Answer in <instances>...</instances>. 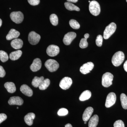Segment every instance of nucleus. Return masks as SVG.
<instances>
[{
	"mask_svg": "<svg viewBox=\"0 0 127 127\" xmlns=\"http://www.w3.org/2000/svg\"><path fill=\"white\" fill-rule=\"evenodd\" d=\"M125 59V55L122 51H118L113 55L112 59V62L115 66H118L123 63Z\"/></svg>",
	"mask_w": 127,
	"mask_h": 127,
	"instance_id": "obj_1",
	"label": "nucleus"
},
{
	"mask_svg": "<svg viewBox=\"0 0 127 127\" xmlns=\"http://www.w3.org/2000/svg\"><path fill=\"white\" fill-rule=\"evenodd\" d=\"M117 26L116 23L112 22L107 26L103 32V38L105 39H109L116 31Z\"/></svg>",
	"mask_w": 127,
	"mask_h": 127,
	"instance_id": "obj_2",
	"label": "nucleus"
},
{
	"mask_svg": "<svg viewBox=\"0 0 127 127\" xmlns=\"http://www.w3.org/2000/svg\"><path fill=\"white\" fill-rule=\"evenodd\" d=\"M113 75L110 72H106L103 75L102 84L104 87L107 88L112 85Z\"/></svg>",
	"mask_w": 127,
	"mask_h": 127,
	"instance_id": "obj_3",
	"label": "nucleus"
},
{
	"mask_svg": "<svg viewBox=\"0 0 127 127\" xmlns=\"http://www.w3.org/2000/svg\"><path fill=\"white\" fill-rule=\"evenodd\" d=\"M89 10L91 14L93 15H98L101 11L100 4L96 1H92L89 4Z\"/></svg>",
	"mask_w": 127,
	"mask_h": 127,
	"instance_id": "obj_4",
	"label": "nucleus"
},
{
	"mask_svg": "<svg viewBox=\"0 0 127 127\" xmlns=\"http://www.w3.org/2000/svg\"><path fill=\"white\" fill-rule=\"evenodd\" d=\"M45 66L48 71L51 72L56 71L59 68V63L54 59H49L45 64Z\"/></svg>",
	"mask_w": 127,
	"mask_h": 127,
	"instance_id": "obj_5",
	"label": "nucleus"
},
{
	"mask_svg": "<svg viewBox=\"0 0 127 127\" xmlns=\"http://www.w3.org/2000/svg\"><path fill=\"white\" fill-rule=\"evenodd\" d=\"M10 17L12 21L17 24L22 23L24 19L23 14L21 11L13 12L10 14Z\"/></svg>",
	"mask_w": 127,
	"mask_h": 127,
	"instance_id": "obj_6",
	"label": "nucleus"
},
{
	"mask_svg": "<svg viewBox=\"0 0 127 127\" xmlns=\"http://www.w3.org/2000/svg\"><path fill=\"white\" fill-rule=\"evenodd\" d=\"M40 39V35L35 32H31L28 35V41L32 45H36L39 43Z\"/></svg>",
	"mask_w": 127,
	"mask_h": 127,
	"instance_id": "obj_7",
	"label": "nucleus"
},
{
	"mask_svg": "<svg viewBox=\"0 0 127 127\" xmlns=\"http://www.w3.org/2000/svg\"><path fill=\"white\" fill-rule=\"evenodd\" d=\"M72 83L71 78L66 77L61 80L59 83V86L63 90H67L70 88Z\"/></svg>",
	"mask_w": 127,
	"mask_h": 127,
	"instance_id": "obj_8",
	"label": "nucleus"
},
{
	"mask_svg": "<svg viewBox=\"0 0 127 127\" xmlns=\"http://www.w3.org/2000/svg\"><path fill=\"white\" fill-rule=\"evenodd\" d=\"M116 95L114 93H109L107 96L105 103V106L109 108L115 104L116 101Z\"/></svg>",
	"mask_w": 127,
	"mask_h": 127,
	"instance_id": "obj_9",
	"label": "nucleus"
},
{
	"mask_svg": "<svg viewBox=\"0 0 127 127\" xmlns=\"http://www.w3.org/2000/svg\"><path fill=\"white\" fill-rule=\"evenodd\" d=\"M60 49L59 47L55 45H50L47 48V53L50 57H55L59 54Z\"/></svg>",
	"mask_w": 127,
	"mask_h": 127,
	"instance_id": "obj_10",
	"label": "nucleus"
},
{
	"mask_svg": "<svg viewBox=\"0 0 127 127\" xmlns=\"http://www.w3.org/2000/svg\"><path fill=\"white\" fill-rule=\"evenodd\" d=\"M76 37V34L73 32H70L66 34L64 36L63 41L66 45H69L71 43L73 39Z\"/></svg>",
	"mask_w": 127,
	"mask_h": 127,
	"instance_id": "obj_11",
	"label": "nucleus"
},
{
	"mask_svg": "<svg viewBox=\"0 0 127 127\" xmlns=\"http://www.w3.org/2000/svg\"><path fill=\"white\" fill-rule=\"evenodd\" d=\"M94 67V64L92 62L84 64L80 67V71L82 74H86L91 72Z\"/></svg>",
	"mask_w": 127,
	"mask_h": 127,
	"instance_id": "obj_12",
	"label": "nucleus"
},
{
	"mask_svg": "<svg viewBox=\"0 0 127 127\" xmlns=\"http://www.w3.org/2000/svg\"><path fill=\"white\" fill-rule=\"evenodd\" d=\"M41 65V61L40 59L39 58H36L33 61V62L30 66V69L32 71H37L40 69Z\"/></svg>",
	"mask_w": 127,
	"mask_h": 127,
	"instance_id": "obj_13",
	"label": "nucleus"
},
{
	"mask_svg": "<svg viewBox=\"0 0 127 127\" xmlns=\"http://www.w3.org/2000/svg\"><path fill=\"white\" fill-rule=\"evenodd\" d=\"M8 103L10 105H22L23 103V100L19 96H13L10 98Z\"/></svg>",
	"mask_w": 127,
	"mask_h": 127,
	"instance_id": "obj_14",
	"label": "nucleus"
},
{
	"mask_svg": "<svg viewBox=\"0 0 127 127\" xmlns=\"http://www.w3.org/2000/svg\"><path fill=\"white\" fill-rule=\"evenodd\" d=\"M94 109L92 107H89L85 109L83 114V120L84 122L88 121L93 113Z\"/></svg>",
	"mask_w": 127,
	"mask_h": 127,
	"instance_id": "obj_15",
	"label": "nucleus"
},
{
	"mask_svg": "<svg viewBox=\"0 0 127 127\" xmlns=\"http://www.w3.org/2000/svg\"><path fill=\"white\" fill-rule=\"evenodd\" d=\"M20 91L24 95L29 97L32 96L33 94L32 90L26 84H23L21 87Z\"/></svg>",
	"mask_w": 127,
	"mask_h": 127,
	"instance_id": "obj_16",
	"label": "nucleus"
},
{
	"mask_svg": "<svg viewBox=\"0 0 127 127\" xmlns=\"http://www.w3.org/2000/svg\"><path fill=\"white\" fill-rule=\"evenodd\" d=\"M11 45L14 49L18 50L20 49L23 46V42L21 39L16 38L12 41Z\"/></svg>",
	"mask_w": 127,
	"mask_h": 127,
	"instance_id": "obj_17",
	"label": "nucleus"
},
{
	"mask_svg": "<svg viewBox=\"0 0 127 127\" xmlns=\"http://www.w3.org/2000/svg\"><path fill=\"white\" fill-rule=\"evenodd\" d=\"M20 33L18 31L12 29L10 30L6 36V39L8 40L14 39H16L20 36Z\"/></svg>",
	"mask_w": 127,
	"mask_h": 127,
	"instance_id": "obj_18",
	"label": "nucleus"
},
{
	"mask_svg": "<svg viewBox=\"0 0 127 127\" xmlns=\"http://www.w3.org/2000/svg\"><path fill=\"white\" fill-rule=\"evenodd\" d=\"M35 114L33 113H30L25 116L24 120L25 123L29 126H31L33 124V120L35 118Z\"/></svg>",
	"mask_w": 127,
	"mask_h": 127,
	"instance_id": "obj_19",
	"label": "nucleus"
},
{
	"mask_svg": "<svg viewBox=\"0 0 127 127\" xmlns=\"http://www.w3.org/2000/svg\"><path fill=\"white\" fill-rule=\"evenodd\" d=\"M4 87L9 93H13L16 91L15 85L14 83L7 82L4 84Z\"/></svg>",
	"mask_w": 127,
	"mask_h": 127,
	"instance_id": "obj_20",
	"label": "nucleus"
},
{
	"mask_svg": "<svg viewBox=\"0 0 127 127\" xmlns=\"http://www.w3.org/2000/svg\"><path fill=\"white\" fill-rule=\"evenodd\" d=\"M44 79V78L43 76H41L40 77H37V76L35 77L32 79V85L34 87H39Z\"/></svg>",
	"mask_w": 127,
	"mask_h": 127,
	"instance_id": "obj_21",
	"label": "nucleus"
},
{
	"mask_svg": "<svg viewBox=\"0 0 127 127\" xmlns=\"http://www.w3.org/2000/svg\"><path fill=\"white\" fill-rule=\"evenodd\" d=\"M99 121V118L97 115H94L89 120L88 124L89 127H96Z\"/></svg>",
	"mask_w": 127,
	"mask_h": 127,
	"instance_id": "obj_22",
	"label": "nucleus"
},
{
	"mask_svg": "<svg viewBox=\"0 0 127 127\" xmlns=\"http://www.w3.org/2000/svg\"><path fill=\"white\" fill-rule=\"evenodd\" d=\"M22 52L21 50H17L10 53L9 57L11 60L12 61H16L20 58L22 55Z\"/></svg>",
	"mask_w": 127,
	"mask_h": 127,
	"instance_id": "obj_23",
	"label": "nucleus"
},
{
	"mask_svg": "<svg viewBox=\"0 0 127 127\" xmlns=\"http://www.w3.org/2000/svg\"><path fill=\"white\" fill-rule=\"evenodd\" d=\"M92 93L91 91L89 90H86L84 91L80 96L79 97V100L81 101H86L91 98Z\"/></svg>",
	"mask_w": 127,
	"mask_h": 127,
	"instance_id": "obj_24",
	"label": "nucleus"
},
{
	"mask_svg": "<svg viewBox=\"0 0 127 127\" xmlns=\"http://www.w3.org/2000/svg\"><path fill=\"white\" fill-rule=\"evenodd\" d=\"M64 5L66 9L68 10H75L77 11H80L79 7L70 2H66L64 3Z\"/></svg>",
	"mask_w": 127,
	"mask_h": 127,
	"instance_id": "obj_25",
	"label": "nucleus"
},
{
	"mask_svg": "<svg viewBox=\"0 0 127 127\" xmlns=\"http://www.w3.org/2000/svg\"><path fill=\"white\" fill-rule=\"evenodd\" d=\"M120 101L122 107L124 109H127V96L124 94L122 93L120 96Z\"/></svg>",
	"mask_w": 127,
	"mask_h": 127,
	"instance_id": "obj_26",
	"label": "nucleus"
},
{
	"mask_svg": "<svg viewBox=\"0 0 127 127\" xmlns=\"http://www.w3.org/2000/svg\"><path fill=\"white\" fill-rule=\"evenodd\" d=\"M50 84V81L48 78L44 79L39 87L40 90H45L48 87Z\"/></svg>",
	"mask_w": 127,
	"mask_h": 127,
	"instance_id": "obj_27",
	"label": "nucleus"
},
{
	"mask_svg": "<svg viewBox=\"0 0 127 127\" xmlns=\"http://www.w3.org/2000/svg\"><path fill=\"white\" fill-rule=\"evenodd\" d=\"M50 21L51 23L54 26H56L58 23V19L57 16L55 14H52L50 16Z\"/></svg>",
	"mask_w": 127,
	"mask_h": 127,
	"instance_id": "obj_28",
	"label": "nucleus"
},
{
	"mask_svg": "<svg viewBox=\"0 0 127 127\" xmlns=\"http://www.w3.org/2000/svg\"><path fill=\"white\" fill-rule=\"evenodd\" d=\"M9 59V57L7 53L3 51H0V60L2 62L7 61Z\"/></svg>",
	"mask_w": 127,
	"mask_h": 127,
	"instance_id": "obj_29",
	"label": "nucleus"
},
{
	"mask_svg": "<svg viewBox=\"0 0 127 127\" xmlns=\"http://www.w3.org/2000/svg\"><path fill=\"white\" fill-rule=\"evenodd\" d=\"M69 24L71 27L73 29L78 30L80 28V25L77 21L73 19H72L69 21Z\"/></svg>",
	"mask_w": 127,
	"mask_h": 127,
	"instance_id": "obj_30",
	"label": "nucleus"
},
{
	"mask_svg": "<svg viewBox=\"0 0 127 127\" xmlns=\"http://www.w3.org/2000/svg\"><path fill=\"white\" fill-rule=\"evenodd\" d=\"M87 39L82 38L81 39L79 43V47L81 48H85L87 47L88 46V43L87 41Z\"/></svg>",
	"mask_w": 127,
	"mask_h": 127,
	"instance_id": "obj_31",
	"label": "nucleus"
},
{
	"mask_svg": "<svg viewBox=\"0 0 127 127\" xmlns=\"http://www.w3.org/2000/svg\"><path fill=\"white\" fill-rule=\"evenodd\" d=\"M103 42V37L101 35H98L97 36L96 40V43L97 46L98 47L101 46Z\"/></svg>",
	"mask_w": 127,
	"mask_h": 127,
	"instance_id": "obj_32",
	"label": "nucleus"
},
{
	"mask_svg": "<svg viewBox=\"0 0 127 127\" xmlns=\"http://www.w3.org/2000/svg\"><path fill=\"white\" fill-rule=\"evenodd\" d=\"M68 113V111L67 109L65 108H61L59 109L58 112V114L59 116H65L67 115Z\"/></svg>",
	"mask_w": 127,
	"mask_h": 127,
	"instance_id": "obj_33",
	"label": "nucleus"
},
{
	"mask_svg": "<svg viewBox=\"0 0 127 127\" xmlns=\"http://www.w3.org/2000/svg\"><path fill=\"white\" fill-rule=\"evenodd\" d=\"M114 127H125L124 123L122 120H117L114 124Z\"/></svg>",
	"mask_w": 127,
	"mask_h": 127,
	"instance_id": "obj_34",
	"label": "nucleus"
},
{
	"mask_svg": "<svg viewBox=\"0 0 127 127\" xmlns=\"http://www.w3.org/2000/svg\"><path fill=\"white\" fill-rule=\"evenodd\" d=\"M28 1L30 4L33 6L39 4L40 2V0H28Z\"/></svg>",
	"mask_w": 127,
	"mask_h": 127,
	"instance_id": "obj_35",
	"label": "nucleus"
},
{
	"mask_svg": "<svg viewBox=\"0 0 127 127\" xmlns=\"http://www.w3.org/2000/svg\"><path fill=\"white\" fill-rule=\"evenodd\" d=\"M7 116L5 114H0V124L5 121L7 119Z\"/></svg>",
	"mask_w": 127,
	"mask_h": 127,
	"instance_id": "obj_36",
	"label": "nucleus"
},
{
	"mask_svg": "<svg viewBox=\"0 0 127 127\" xmlns=\"http://www.w3.org/2000/svg\"><path fill=\"white\" fill-rule=\"evenodd\" d=\"M6 72L2 66H0V77H3L5 75Z\"/></svg>",
	"mask_w": 127,
	"mask_h": 127,
	"instance_id": "obj_37",
	"label": "nucleus"
},
{
	"mask_svg": "<svg viewBox=\"0 0 127 127\" xmlns=\"http://www.w3.org/2000/svg\"><path fill=\"white\" fill-rule=\"evenodd\" d=\"M124 68L125 70L127 72V60L125 62V63L124 64Z\"/></svg>",
	"mask_w": 127,
	"mask_h": 127,
	"instance_id": "obj_38",
	"label": "nucleus"
},
{
	"mask_svg": "<svg viewBox=\"0 0 127 127\" xmlns=\"http://www.w3.org/2000/svg\"><path fill=\"white\" fill-rule=\"evenodd\" d=\"M68 2H77L78 0H67Z\"/></svg>",
	"mask_w": 127,
	"mask_h": 127,
	"instance_id": "obj_39",
	"label": "nucleus"
},
{
	"mask_svg": "<svg viewBox=\"0 0 127 127\" xmlns=\"http://www.w3.org/2000/svg\"><path fill=\"white\" fill-rule=\"evenodd\" d=\"M89 34H88V33H87V34H85L84 35V38H86V39H87L89 38Z\"/></svg>",
	"mask_w": 127,
	"mask_h": 127,
	"instance_id": "obj_40",
	"label": "nucleus"
},
{
	"mask_svg": "<svg viewBox=\"0 0 127 127\" xmlns=\"http://www.w3.org/2000/svg\"><path fill=\"white\" fill-rule=\"evenodd\" d=\"M65 127H72L70 124H66Z\"/></svg>",
	"mask_w": 127,
	"mask_h": 127,
	"instance_id": "obj_41",
	"label": "nucleus"
},
{
	"mask_svg": "<svg viewBox=\"0 0 127 127\" xmlns=\"http://www.w3.org/2000/svg\"><path fill=\"white\" fill-rule=\"evenodd\" d=\"M2 24V21L1 20V19L0 18V27L1 26Z\"/></svg>",
	"mask_w": 127,
	"mask_h": 127,
	"instance_id": "obj_42",
	"label": "nucleus"
},
{
	"mask_svg": "<svg viewBox=\"0 0 127 127\" xmlns=\"http://www.w3.org/2000/svg\"><path fill=\"white\" fill-rule=\"evenodd\" d=\"M84 123L86 124L87 123V122H84Z\"/></svg>",
	"mask_w": 127,
	"mask_h": 127,
	"instance_id": "obj_43",
	"label": "nucleus"
},
{
	"mask_svg": "<svg viewBox=\"0 0 127 127\" xmlns=\"http://www.w3.org/2000/svg\"><path fill=\"white\" fill-rule=\"evenodd\" d=\"M89 2H91V1H89Z\"/></svg>",
	"mask_w": 127,
	"mask_h": 127,
	"instance_id": "obj_44",
	"label": "nucleus"
},
{
	"mask_svg": "<svg viewBox=\"0 0 127 127\" xmlns=\"http://www.w3.org/2000/svg\"><path fill=\"white\" fill-rule=\"evenodd\" d=\"M18 107H17V109H18Z\"/></svg>",
	"mask_w": 127,
	"mask_h": 127,
	"instance_id": "obj_45",
	"label": "nucleus"
},
{
	"mask_svg": "<svg viewBox=\"0 0 127 127\" xmlns=\"http://www.w3.org/2000/svg\"><path fill=\"white\" fill-rule=\"evenodd\" d=\"M126 1H127V0H126Z\"/></svg>",
	"mask_w": 127,
	"mask_h": 127,
	"instance_id": "obj_46",
	"label": "nucleus"
}]
</instances>
